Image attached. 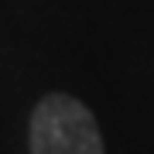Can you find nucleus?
I'll use <instances>...</instances> for the list:
<instances>
[{"instance_id": "nucleus-1", "label": "nucleus", "mask_w": 154, "mask_h": 154, "mask_svg": "<svg viewBox=\"0 0 154 154\" xmlns=\"http://www.w3.org/2000/svg\"><path fill=\"white\" fill-rule=\"evenodd\" d=\"M31 154H103L96 116L72 96H45L31 116Z\"/></svg>"}]
</instances>
